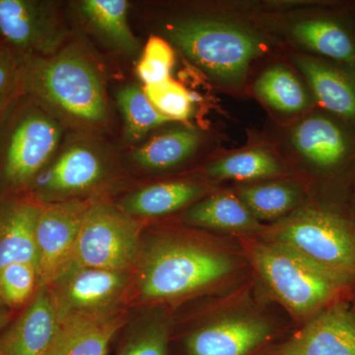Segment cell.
Returning <instances> with one entry per match:
<instances>
[{"label":"cell","instance_id":"cell-1","mask_svg":"<svg viewBox=\"0 0 355 355\" xmlns=\"http://www.w3.org/2000/svg\"><path fill=\"white\" fill-rule=\"evenodd\" d=\"M236 270L237 261L224 250L164 238L147 248L140 259L137 288L146 302L176 300L220 286Z\"/></svg>","mask_w":355,"mask_h":355},{"label":"cell","instance_id":"cell-2","mask_svg":"<svg viewBox=\"0 0 355 355\" xmlns=\"http://www.w3.org/2000/svg\"><path fill=\"white\" fill-rule=\"evenodd\" d=\"M22 88L24 96L76 123L97 125L107 120L101 79L79 51L67 49L49 57H26Z\"/></svg>","mask_w":355,"mask_h":355},{"label":"cell","instance_id":"cell-3","mask_svg":"<svg viewBox=\"0 0 355 355\" xmlns=\"http://www.w3.org/2000/svg\"><path fill=\"white\" fill-rule=\"evenodd\" d=\"M168 36L210 78L240 87L265 44L251 30L216 19H189L168 26Z\"/></svg>","mask_w":355,"mask_h":355},{"label":"cell","instance_id":"cell-4","mask_svg":"<svg viewBox=\"0 0 355 355\" xmlns=\"http://www.w3.org/2000/svg\"><path fill=\"white\" fill-rule=\"evenodd\" d=\"M249 257L272 295L298 318L314 316L349 286L277 243H256L250 247Z\"/></svg>","mask_w":355,"mask_h":355},{"label":"cell","instance_id":"cell-5","mask_svg":"<svg viewBox=\"0 0 355 355\" xmlns=\"http://www.w3.org/2000/svg\"><path fill=\"white\" fill-rule=\"evenodd\" d=\"M21 98L0 128V182L18 193L46 167L62 137V128L28 96Z\"/></svg>","mask_w":355,"mask_h":355},{"label":"cell","instance_id":"cell-6","mask_svg":"<svg viewBox=\"0 0 355 355\" xmlns=\"http://www.w3.org/2000/svg\"><path fill=\"white\" fill-rule=\"evenodd\" d=\"M270 242L345 280H355V228L340 216L318 209L295 212L272 229Z\"/></svg>","mask_w":355,"mask_h":355},{"label":"cell","instance_id":"cell-7","mask_svg":"<svg viewBox=\"0 0 355 355\" xmlns=\"http://www.w3.org/2000/svg\"><path fill=\"white\" fill-rule=\"evenodd\" d=\"M141 225L107 203L92 202L77 238L71 266L128 272L139 261Z\"/></svg>","mask_w":355,"mask_h":355},{"label":"cell","instance_id":"cell-8","mask_svg":"<svg viewBox=\"0 0 355 355\" xmlns=\"http://www.w3.org/2000/svg\"><path fill=\"white\" fill-rule=\"evenodd\" d=\"M128 272L70 266L48 287L60 323L119 312L127 291Z\"/></svg>","mask_w":355,"mask_h":355},{"label":"cell","instance_id":"cell-9","mask_svg":"<svg viewBox=\"0 0 355 355\" xmlns=\"http://www.w3.org/2000/svg\"><path fill=\"white\" fill-rule=\"evenodd\" d=\"M275 333L272 322L251 308H234L210 317L184 336L188 355H252Z\"/></svg>","mask_w":355,"mask_h":355},{"label":"cell","instance_id":"cell-10","mask_svg":"<svg viewBox=\"0 0 355 355\" xmlns=\"http://www.w3.org/2000/svg\"><path fill=\"white\" fill-rule=\"evenodd\" d=\"M88 200L40 202L36 227L39 286H50L71 266Z\"/></svg>","mask_w":355,"mask_h":355},{"label":"cell","instance_id":"cell-11","mask_svg":"<svg viewBox=\"0 0 355 355\" xmlns=\"http://www.w3.org/2000/svg\"><path fill=\"white\" fill-rule=\"evenodd\" d=\"M65 38L53 6L35 0H0V44L23 57L55 55Z\"/></svg>","mask_w":355,"mask_h":355},{"label":"cell","instance_id":"cell-12","mask_svg":"<svg viewBox=\"0 0 355 355\" xmlns=\"http://www.w3.org/2000/svg\"><path fill=\"white\" fill-rule=\"evenodd\" d=\"M272 355H355V315L343 304L324 307Z\"/></svg>","mask_w":355,"mask_h":355},{"label":"cell","instance_id":"cell-13","mask_svg":"<svg viewBox=\"0 0 355 355\" xmlns=\"http://www.w3.org/2000/svg\"><path fill=\"white\" fill-rule=\"evenodd\" d=\"M60 327L50 291L40 286L19 317L0 333V354L46 355Z\"/></svg>","mask_w":355,"mask_h":355},{"label":"cell","instance_id":"cell-14","mask_svg":"<svg viewBox=\"0 0 355 355\" xmlns=\"http://www.w3.org/2000/svg\"><path fill=\"white\" fill-rule=\"evenodd\" d=\"M41 205L30 196L0 198V268L31 263L37 268L36 227Z\"/></svg>","mask_w":355,"mask_h":355},{"label":"cell","instance_id":"cell-15","mask_svg":"<svg viewBox=\"0 0 355 355\" xmlns=\"http://www.w3.org/2000/svg\"><path fill=\"white\" fill-rule=\"evenodd\" d=\"M103 174L104 165L98 154L87 146H74L40 172L28 190L36 198L78 193L97 184Z\"/></svg>","mask_w":355,"mask_h":355},{"label":"cell","instance_id":"cell-16","mask_svg":"<svg viewBox=\"0 0 355 355\" xmlns=\"http://www.w3.org/2000/svg\"><path fill=\"white\" fill-rule=\"evenodd\" d=\"M125 321V315L119 311L110 316L60 324L46 355H107Z\"/></svg>","mask_w":355,"mask_h":355},{"label":"cell","instance_id":"cell-17","mask_svg":"<svg viewBox=\"0 0 355 355\" xmlns=\"http://www.w3.org/2000/svg\"><path fill=\"white\" fill-rule=\"evenodd\" d=\"M291 139L298 153L317 167H334L347 154V140L342 130L323 116L301 121L293 128Z\"/></svg>","mask_w":355,"mask_h":355},{"label":"cell","instance_id":"cell-18","mask_svg":"<svg viewBox=\"0 0 355 355\" xmlns=\"http://www.w3.org/2000/svg\"><path fill=\"white\" fill-rule=\"evenodd\" d=\"M205 193V187L191 182H164L140 189L123 198L120 209L132 217H154L183 209Z\"/></svg>","mask_w":355,"mask_h":355},{"label":"cell","instance_id":"cell-19","mask_svg":"<svg viewBox=\"0 0 355 355\" xmlns=\"http://www.w3.org/2000/svg\"><path fill=\"white\" fill-rule=\"evenodd\" d=\"M184 220L193 225L229 232H256L261 224L237 195L216 193L196 203L184 214Z\"/></svg>","mask_w":355,"mask_h":355},{"label":"cell","instance_id":"cell-20","mask_svg":"<svg viewBox=\"0 0 355 355\" xmlns=\"http://www.w3.org/2000/svg\"><path fill=\"white\" fill-rule=\"evenodd\" d=\"M293 62L324 109L345 118H355V89L345 76L305 55H295Z\"/></svg>","mask_w":355,"mask_h":355},{"label":"cell","instance_id":"cell-21","mask_svg":"<svg viewBox=\"0 0 355 355\" xmlns=\"http://www.w3.org/2000/svg\"><path fill=\"white\" fill-rule=\"evenodd\" d=\"M200 141L202 135L197 130L176 128L148 140L133 153V159L146 169H169L193 155Z\"/></svg>","mask_w":355,"mask_h":355},{"label":"cell","instance_id":"cell-22","mask_svg":"<svg viewBox=\"0 0 355 355\" xmlns=\"http://www.w3.org/2000/svg\"><path fill=\"white\" fill-rule=\"evenodd\" d=\"M80 9L89 24L110 43L125 53H135L137 51L139 42L128 25V1L84 0Z\"/></svg>","mask_w":355,"mask_h":355},{"label":"cell","instance_id":"cell-23","mask_svg":"<svg viewBox=\"0 0 355 355\" xmlns=\"http://www.w3.org/2000/svg\"><path fill=\"white\" fill-rule=\"evenodd\" d=\"M292 35L299 44L320 55L347 64L355 62V48L352 39L342 27L333 21H301L292 28Z\"/></svg>","mask_w":355,"mask_h":355},{"label":"cell","instance_id":"cell-24","mask_svg":"<svg viewBox=\"0 0 355 355\" xmlns=\"http://www.w3.org/2000/svg\"><path fill=\"white\" fill-rule=\"evenodd\" d=\"M237 197L257 220L273 221L286 216L297 205L300 193L291 184L270 182L240 187Z\"/></svg>","mask_w":355,"mask_h":355},{"label":"cell","instance_id":"cell-25","mask_svg":"<svg viewBox=\"0 0 355 355\" xmlns=\"http://www.w3.org/2000/svg\"><path fill=\"white\" fill-rule=\"evenodd\" d=\"M254 92L270 108L296 113L307 108V93L295 74L282 65L265 70L254 84Z\"/></svg>","mask_w":355,"mask_h":355},{"label":"cell","instance_id":"cell-26","mask_svg":"<svg viewBox=\"0 0 355 355\" xmlns=\"http://www.w3.org/2000/svg\"><path fill=\"white\" fill-rule=\"evenodd\" d=\"M207 172L214 179L256 181L277 176L282 168L268 151L249 149L219 159L207 167Z\"/></svg>","mask_w":355,"mask_h":355},{"label":"cell","instance_id":"cell-27","mask_svg":"<svg viewBox=\"0 0 355 355\" xmlns=\"http://www.w3.org/2000/svg\"><path fill=\"white\" fill-rule=\"evenodd\" d=\"M169 345V320L155 311L130 328L114 355H170Z\"/></svg>","mask_w":355,"mask_h":355},{"label":"cell","instance_id":"cell-28","mask_svg":"<svg viewBox=\"0 0 355 355\" xmlns=\"http://www.w3.org/2000/svg\"><path fill=\"white\" fill-rule=\"evenodd\" d=\"M116 100L125 121V135L130 141H139L150 130L170 121L154 108L144 90L137 86L121 88Z\"/></svg>","mask_w":355,"mask_h":355},{"label":"cell","instance_id":"cell-29","mask_svg":"<svg viewBox=\"0 0 355 355\" xmlns=\"http://www.w3.org/2000/svg\"><path fill=\"white\" fill-rule=\"evenodd\" d=\"M37 268L31 263H12L0 268V305L22 307L39 289Z\"/></svg>","mask_w":355,"mask_h":355},{"label":"cell","instance_id":"cell-30","mask_svg":"<svg viewBox=\"0 0 355 355\" xmlns=\"http://www.w3.org/2000/svg\"><path fill=\"white\" fill-rule=\"evenodd\" d=\"M25 58L0 44V128L24 96L22 71Z\"/></svg>","mask_w":355,"mask_h":355},{"label":"cell","instance_id":"cell-31","mask_svg":"<svg viewBox=\"0 0 355 355\" xmlns=\"http://www.w3.org/2000/svg\"><path fill=\"white\" fill-rule=\"evenodd\" d=\"M144 90L154 108L165 118L170 121H187L190 118L193 100L182 84L169 78L144 86Z\"/></svg>","mask_w":355,"mask_h":355},{"label":"cell","instance_id":"cell-32","mask_svg":"<svg viewBox=\"0 0 355 355\" xmlns=\"http://www.w3.org/2000/svg\"><path fill=\"white\" fill-rule=\"evenodd\" d=\"M174 62V51L169 43L160 37H150L137 64V76L146 86L163 83L170 78Z\"/></svg>","mask_w":355,"mask_h":355},{"label":"cell","instance_id":"cell-33","mask_svg":"<svg viewBox=\"0 0 355 355\" xmlns=\"http://www.w3.org/2000/svg\"><path fill=\"white\" fill-rule=\"evenodd\" d=\"M0 307H1V305H0ZM4 317H3V313H2L1 309H0V333H1L2 330H3L4 328Z\"/></svg>","mask_w":355,"mask_h":355},{"label":"cell","instance_id":"cell-34","mask_svg":"<svg viewBox=\"0 0 355 355\" xmlns=\"http://www.w3.org/2000/svg\"><path fill=\"white\" fill-rule=\"evenodd\" d=\"M0 355H1V354H0Z\"/></svg>","mask_w":355,"mask_h":355}]
</instances>
